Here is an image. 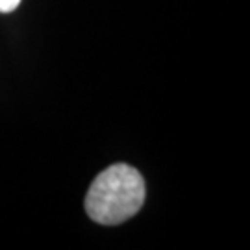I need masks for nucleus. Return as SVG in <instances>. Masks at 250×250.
Instances as JSON below:
<instances>
[{"instance_id": "1", "label": "nucleus", "mask_w": 250, "mask_h": 250, "mask_svg": "<svg viewBox=\"0 0 250 250\" xmlns=\"http://www.w3.org/2000/svg\"><path fill=\"white\" fill-rule=\"evenodd\" d=\"M145 193V180L139 170L117 163L93 180L85 195V211L99 224H121L143 208Z\"/></svg>"}, {"instance_id": "2", "label": "nucleus", "mask_w": 250, "mask_h": 250, "mask_svg": "<svg viewBox=\"0 0 250 250\" xmlns=\"http://www.w3.org/2000/svg\"><path fill=\"white\" fill-rule=\"evenodd\" d=\"M21 0H0V13H9L13 9H17Z\"/></svg>"}]
</instances>
